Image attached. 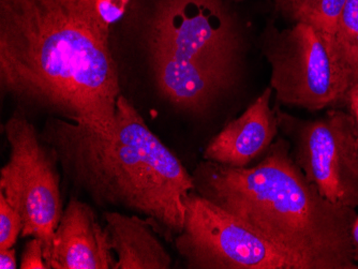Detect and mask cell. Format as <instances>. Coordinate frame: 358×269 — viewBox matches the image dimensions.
Here are the masks:
<instances>
[{
  "mask_svg": "<svg viewBox=\"0 0 358 269\" xmlns=\"http://www.w3.org/2000/svg\"><path fill=\"white\" fill-rule=\"evenodd\" d=\"M128 0H0V82L24 106L110 136L120 96L110 25Z\"/></svg>",
  "mask_w": 358,
  "mask_h": 269,
  "instance_id": "1",
  "label": "cell"
},
{
  "mask_svg": "<svg viewBox=\"0 0 358 269\" xmlns=\"http://www.w3.org/2000/svg\"><path fill=\"white\" fill-rule=\"evenodd\" d=\"M194 190L246 222L299 269H358L352 228L355 208L324 198L306 178L283 138L255 166L203 161Z\"/></svg>",
  "mask_w": 358,
  "mask_h": 269,
  "instance_id": "2",
  "label": "cell"
},
{
  "mask_svg": "<svg viewBox=\"0 0 358 269\" xmlns=\"http://www.w3.org/2000/svg\"><path fill=\"white\" fill-rule=\"evenodd\" d=\"M41 136L69 182L96 205L144 216L170 242L182 232L185 198L194 190L192 175L122 94L110 136L53 118Z\"/></svg>",
  "mask_w": 358,
  "mask_h": 269,
  "instance_id": "3",
  "label": "cell"
},
{
  "mask_svg": "<svg viewBox=\"0 0 358 269\" xmlns=\"http://www.w3.org/2000/svg\"><path fill=\"white\" fill-rule=\"evenodd\" d=\"M145 39L157 87L177 108L202 113L234 83L241 38L219 0H156Z\"/></svg>",
  "mask_w": 358,
  "mask_h": 269,
  "instance_id": "4",
  "label": "cell"
},
{
  "mask_svg": "<svg viewBox=\"0 0 358 269\" xmlns=\"http://www.w3.org/2000/svg\"><path fill=\"white\" fill-rule=\"evenodd\" d=\"M9 159L0 170V194L23 221L22 237L43 245L46 263L64 214L57 156L35 124L17 110L3 124Z\"/></svg>",
  "mask_w": 358,
  "mask_h": 269,
  "instance_id": "5",
  "label": "cell"
},
{
  "mask_svg": "<svg viewBox=\"0 0 358 269\" xmlns=\"http://www.w3.org/2000/svg\"><path fill=\"white\" fill-rule=\"evenodd\" d=\"M271 67V87L287 106L319 110L348 99L349 78L333 41L309 24L275 34L265 45Z\"/></svg>",
  "mask_w": 358,
  "mask_h": 269,
  "instance_id": "6",
  "label": "cell"
},
{
  "mask_svg": "<svg viewBox=\"0 0 358 269\" xmlns=\"http://www.w3.org/2000/svg\"><path fill=\"white\" fill-rule=\"evenodd\" d=\"M175 238L189 269H299L293 261L237 217L193 190Z\"/></svg>",
  "mask_w": 358,
  "mask_h": 269,
  "instance_id": "7",
  "label": "cell"
},
{
  "mask_svg": "<svg viewBox=\"0 0 358 269\" xmlns=\"http://www.w3.org/2000/svg\"><path fill=\"white\" fill-rule=\"evenodd\" d=\"M293 158L317 191L335 204L358 208V128L351 113L333 110L315 120L277 114Z\"/></svg>",
  "mask_w": 358,
  "mask_h": 269,
  "instance_id": "8",
  "label": "cell"
},
{
  "mask_svg": "<svg viewBox=\"0 0 358 269\" xmlns=\"http://www.w3.org/2000/svg\"><path fill=\"white\" fill-rule=\"evenodd\" d=\"M115 262L106 226L90 205L72 198L54 235L50 269H114Z\"/></svg>",
  "mask_w": 358,
  "mask_h": 269,
  "instance_id": "9",
  "label": "cell"
},
{
  "mask_svg": "<svg viewBox=\"0 0 358 269\" xmlns=\"http://www.w3.org/2000/svg\"><path fill=\"white\" fill-rule=\"evenodd\" d=\"M271 87L267 88L238 118L211 138L203 152L205 161L231 168H247L273 145L279 124L271 110Z\"/></svg>",
  "mask_w": 358,
  "mask_h": 269,
  "instance_id": "10",
  "label": "cell"
},
{
  "mask_svg": "<svg viewBox=\"0 0 358 269\" xmlns=\"http://www.w3.org/2000/svg\"><path fill=\"white\" fill-rule=\"evenodd\" d=\"M110 247L115 254L114 269H169L170 253L161 244L152 224L138 215L118 212L103 214Z\"/></svg>",
  "mask_w": 358,
  "mask_h": 269,
  "instance_id": "11",
  "label": "cell"
},
{
  "mask_svg": "<svg viewBox=\"0 0 358 269\" xmlns=\"http://www.w3.org/2000/svg\"><path fill=\"white\" fill-rule=\"evenodd\" d=\"M293 21L309 24L334 43L340 14L347 0H275Z\"/></svg>",
  "mask_w": 358,
  "mask_h": 269,
  "instance_id": "12",
  "label": "cell"
},
{
  "mask_svg": "<svg viewBox=\"0 0 358 269\" xmlns=\"http://www.w3.org/2000/svg\"><path fill=\"white\" fill-rule=\"evenodd\" d=\"M334 49L351 90L358 85V0H347L334 37Z\"/></svg>",
  "mask_w": 358,
  "mask_h": 269,
  "instance_id": "13",
  "label": "cell"
},
{
  "mask_svg": "<svg viewBox=\"0 0 358 269\" xmlns=\"http://www.w3.org/2000/svg\"><path fill=\"white\" fill-rule=\"evenodd\" d=\"M22 232L21 216L8 203L5 196L0 194V250L13 248Z\"/></svg>",
  "mask_w": 358,
  "mask_h": 269,
  "instance_id": "14",
  "label": "cell"
},
{
  "mask_svg": "<svg viewBox=\"0 0 358 269\" xmlns=\"http://www.w3.org/2000/svg\"><path fill=\"white\" fill-rule=\"evenodd\" d=\"M20 268L50 269L44 256L43 245L38 238L31 237V240L26 242L22 253Z\"/></svg>",
  "mask_w": 358,
  "mask_h": 269,
  "instance_id": "15",
  "label": "cell"
},
{
  "mask_svg": "<svg viewBox=\"0 0 358 269\" xmlns=\"http://www.w3.org/2000/svg\"><path fill=\"white\" fill-rule=\"evenodd\" d=\"M19 267L15 249L0 250V269H16Z\"/></svg>",
  "mask_w": 358,
  "mask_h": 269,
  "instance_id": "16",
  "label": "cell"
},
{
  "mask_svg": "<svg viewBox=\"0 0 358 269\" xmlns=\"http://www.w3.org/2000/svg\"><path fill=\"white\" fill-rule=\"evenodd\" d=\"M352 242H353L354 253H355V261L358 264V214L352 228Z\"/></svg>",
  "mask_w": 358,
  "mask_h": 269,
  "instance_id": "17",
  "label": "cell"
}]
</instances>
